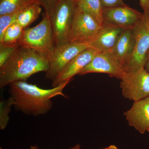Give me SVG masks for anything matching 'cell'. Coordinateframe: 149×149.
Masks as SVG:
<instances>
[{"label": "cell", "mask_w": 149, "mask_h": 149, "mask_svg": "<svg viewBox=\"0 0 149 149\" xmlns=\"http://www.w3.org/2000/svg\"><path fill=\"white\" fill-rule=\"evenodd\" d=\"M76 1H78V0H76Z\"/></svg>", "instance_id": "f546056e"}, {"label": "cell", "mask_w": 149, "mask_h": 149, "mask_svg": "<svg viewBox=\"0 0 149 149\" xmlns=\"http://www.w3.org/2000/svg\"><path fill=\"white\" fill-rule=\"evenodd\" d=\"M60 0H39L45 10V13L50 17L52 16L56 5Z\"/></svg>", "instance_id": "7402d4cb"}, {"label": "cell", "mask_w": 149, "mask_h": 149, "mask_svg": "<svg viewBox=\"0 0 149 149\" xmlns=\"http://www.w3.org/2000/svg\"><path fill=\"white\" fill-rule=\"evenodd\" d=\"M49 67L47 57L33 49L19 45L8 61L0 68V87L13 82L26 81L33 74L47 72Z\"/></svg>", "instance_id": "7a4b0ae2"}, {"label": "cell", "mask_w": 149, "mask_h": 149, "mask_svg": "<svg viewBox=\"0 0 149 149\" xmlns=\"http://www.w3.org/2000/svg\"><path fill=\"white\" fill-rule=\"evenodd\" d=\"M101 149H118L117 147L114 145H111L107 147V148H104Z\"/></svg>", "instance_id": "4316f807"}, {"label": "cell", "mask_w": 149, "mask_h": 149, "mask_svg": "<svg viewBox=\"0 0 149 149\" xmlns=\"http://www.w3.org/2000/svg\"><path fill=\"white\" fill-rule=\"evenodd\" d=\"M103 9L125 5L123 0H100Z\"/></svg>", "instance_id": "603a6c76"}, {"label": "cell", "mask_w": 149, "mask_h": 149, "mask_svg": "<svg viewBox=\"0 0 149 149\" xmlns=\"http://www.w3.org/2000/svg\"><path fill=\"white\" fill-rule=\"evenodd\" d=\"M140 4L144 11L149 10V0H140Z\"/></svg>", "instance_id": "cb8c5ba5"}, {"label": "cell", "mask_w": 149, "mask_h": 149, "mask_svg": "<svg viewBox=\"0 0 149 149\" xmlns=\"http://www.w3.org/2000/svg\"><path fill=\"white\" fill-rule=\"evenodd\" d=\"M78 6L76 0H60L50 17L56 47L68 42V37Z\"/></svg>", "instance_id": "277c9868"}, {"label": "cell", "mask_w": 149, "mask_h": 149, "mask_svg": "<svg viewBox=\"0 0 149 149\" xmlns=\"http://www.w3.org/2000/svg\"><path fill=\"white\" fill-rule=\"evenodd\" d=\"M101 27L91 15L77 6L70 30L68 42L89 43Z\"/></svg>", "instance_id": "8992f818"}, {"label": "cell", "mask_w": 149, "mask_h": 149, "mask_svg": "<svg viewBox=\"0 0 149 149\" xmlns=\"http://www.w3.org/2000/svg\"><path fill=\"white\" fill-rule=\"evenodd\" d=\"M24 29L17 22L10 25L0 38V45L5 46L20 45Z\"/></svg>", "instance_id": "2e32d148"}, {"label": "cell", "mask_w": 149, "mask_h": 149, "mask_svg": "<svg viewBox=\"0 0 149 149\" xmlns=\"http://www.w3.org/2000/svg\"><path fill=\"white\" fill-rule=\"evenodd\" d=\"M120 80L122 95L125 98L134 102L149 97V72L144 68L124 72Z\"/></svg>", "instance_id": "52a82bcc"}, {"label": "cell", "mask_w": 149, "mask_h": 149, "mask_svg": "<svg viewBox=\"0 0 149 149\" xmlns=\"http://www.w3.org/2000/svg\"><path fill=\"white\" fill-rule=\"evenodd\" d=\"M148 24H149V19H148Z\"/></svg>", "instance_id": "f1b7e54d"}, {"label": "cell", "mask_w": 149, "mask_h": 149, "mask_svg": "<svg viewBox=\"0 0 149 149\" xmlns=\"http://www.w3.org/2000/svg\"><path fill=\"white\" fill-rule=\"evenodd\" d=\"M39 1L29 4L19 14L16 22L23 29L27 28L40 16L42 11Z\"/></svg>", "instance_id": "9a60e30c"}, {"label": "cell", "mask_w": 149, "mask_h": 149, "mask_svg": "<svg viewBox=\"0 0 149 149\" xmlns=\"http://www.w3.org/2000/svg\"><path fill=\"white\" fill-rule=\"evenodd\" d=\"M39 0H0V16L11 14Z\"/></svg>", "instance_id": "ac0fdd59"}, {"label": "cell", "mask_w": 149, "mask_h": 149, "mask_svg": "<svg viewBox=\"0 0 149 149\" xmlns=\"http://www.w3.org/2000/svg\"><path fill=\"white\" fill-rule=\"evenodd\" d=\"M134 29L123 30L111 52L115 57L120 62L123 70L133 52L135 41Z\"/></svg>", "instance_id": "5bb4252c"}, {"label": "cell", "mask_w": 149, "mask_h": 149, "mask_svg": "<svg viewBox=\"0 0 149 149\" xmlns=\"http://www.w3.org/2000/svg\"><path fill=\"white\" fill-rule=\"evenodd\" d=\"M103 16L104 21L116 24L125 30L135 29L142 20L143 13L125 5L104 8Z\"/></svg>", "instance_id": "30bf717a"}, {"label": "cell", "mask_w": 149, "mask_h": 149, "mask_svg": "<svg viewBox=\"0 0 149 149\" xmlns=\"http://www.w3.org/2000/svg\"><path fill=\"white\" fill-rule=\"evenodd\" d=\"M90 47L88 44L67 42L56 47L49 59V67L46 73L48 80L53 81L62 70L78 54Z\"/></svg>", "instance_id": "ba28073f"}, {"label": "cell", "mask_w": 149, "mask_h": 149, "mask_svg": "<svg viewBox=\"0 0 149 149\" xmlns=\"http://www.w3.org/2000/svg\"><path fill=\"white\" fill-rule=\"evenodd\" d=\"M124 115L130 126L141 134L146 133L149 128V97L134 102Z\"/></svg>", "instance_id": "4fadbf2b"}, {"label": "cell", "mask_w": 149, "mask_h": 149, "mask_svg": "<svg viewBox=\"0 0 149 149\" xmlns=\"http://www.w3.org/2000/svg\"><path fill=\"white\" fill-rule=\"evenodd\" d=\"M98 53L95 49L89 47L78 54L59 72L52 82V88L72 80L73 77L79 74Z\"/></svg>", "instance_id": "8fae6325"}, {"label": "cell", "mask_w": 149, "mask_h": 149, "mask_svg": "<svg viewBox=\"0 0 149 149\" xmlns=\"http://www.w3.org/2000/svg\"><path fill=\"white\" fill-rule=\"evenodd\" d=\"M21 10L11 14L0 16V38L2 37L7 28L16 21L19 14Z\"/></svg>", "instance_id": "ffe728a7"}, {"label": "cell", "mask_w": 149, "mask_h": 149, "mask_svg": "<svg viewBox=\"0 0 149 149\" xmlns=\"http://www.w3.org/2000/svg\"><path fill=\"white\" fill-rule=\"evenodd\" d=\"M77 3L78 6L91 15L101 26L102 25L103 8L100 0H78Z\"/></svg>", "instance_id": "e0dca14e"}, {"label": "cell", "mask_w": 149, "mask_h": 149, "mask_svg": "<svg viewBox=\"0 0 149 149\" xmlns=\"http://www.w3.org/2000/svg\"><path fill=\"white\" fill-rule=\"evenodd\" d=\"M124 30L116 24L104 21L98 33L89 45L99 53L111 52Z\"/></svg>", "instance_id": "7c38bea8"}, {"label": "cell", "mask_w": 149, "mask_h": 149, "mask_svg": "<svg viewBox=\"0 0 149 149\" xmlns=\"http://www.w3.org/2000/svg\"><path fill=\"white\" fill-rule=\"evenodd\" d=\"M144 68L149 72V50L148 51L147 54L146 60V63L144 65Z\"/></svg>", "instance_id": "484cf974"}, {"label": "cell", "mask_w": 149, "mask_h": 149, "mask_svg": "<svg viewBox=\"0 0 149 149\" xmlns=\"http://www.w3.org/2000/svg\"><path fill=\"white\" fill-rule=\"evenodd\" d=\"M13 106V102L10 97L7 100L2 101L0 102V129L3 130L6 128L9 120L10 112L11 108Z\"/></svg>", "instance_id": "d6986e66"}, {"label": "cell", "mask_w": 149, "mask_h": 149, "mask_svg": "<svg viewBox=\"0 0 149 149\" xmlns=\"http://www.w3.org/2000/svg\"><path fill=\"white\" fill-rule=\"evenodd\" d=\"M71 80L49 89H42L26 81L13 82L9 85L10 93L16 109L24 114L38 116L52 109V99L56 96L67 98L63 90Z\"/></svg>", "instance_id": "6da1fadb"}, {"label": "cell", "mask_w": 149, "mask_h": 149, "mask_svg": "<svg viewBox=\"0 0 149 149\" xmlns=\"http://www.w3.org/2000/svg\"><path fill=\"white\" fill-rule=\"evenodd\" d=\"M19 46H5L0 45V68L8 61Z\"/></svg>", "instance_id": "44dd1931"}, {"label": "cell", "mask_w": 149, "mask_h": 149, "mask_svg": "<svg viewBox=\"0 0 149 149\" xmlns=\"http://www.w3.org/2000/svg\"><path fill=\"white\" fill-rule=\"evenodd\" d=\"M20 45L37 51L49 60L56 48L50 17L45 13L39 24L24 29Z\"/></svg>", "instance_id": "3957f363"}, {"label": "cell", "mask_w": 149, "mask_h": 149, "mask_svg": "<svg viewBox=\"0 0 149 149\" xmlns=\"http://www.w3.org/2000/svg\"><path fill=\"white\" fill-rule=\"evenodd\" d=\"M148 132H149V128L148 130Z\"/></svg>", "instance_id": "83f0119b"}, {"label": "cell", "mask_w": 149, "mask_h": 149, "mask_svg": "<svg viewBox=\"0 0 149 149\" xmlns=\"http://www.w3.org/2000/svg\"><path fill=\"white\" fill-rule=\"evenodd\" d=\"M143 19L134 29L133 52L124 67L125 72H133L144 68L149 50V10L144 11Z\"/></svg>", "instance_id": "5b68a950"}, {"label": "cell", "mask_w": 149, "mask_h": 149, "mask_svg": "<svg viewBox=\"0 0 149 149\" xmlns=\"http://www.w3.org/2000/svg\"><path fill=\"white\" fill-rule=\"evenodd\" d=\"M120 62L111 52L98 53L78 75L90 73H105L111 77L120 79L124 73Z\"/></svg>", "instance_id": "9c48e42d"}, {"label": "cell", "mask_w": 149, "mask_h": 149, "mask_svg": "<svg viewBox=\"0 0 149 149\" xmlns=\"http://www.w3.org/2000/svg\"><path fill=\"white\" fill-rule=\"evenodd\" d=\"M81 148V146L80 144H77L75 145L74 146L72 147V148H70L69 149H80ZM30 149H40L39 147L37 146V145H34V146H30Z\"/></svg>", "instance_id": "d4e9b609"}]
</instances>
